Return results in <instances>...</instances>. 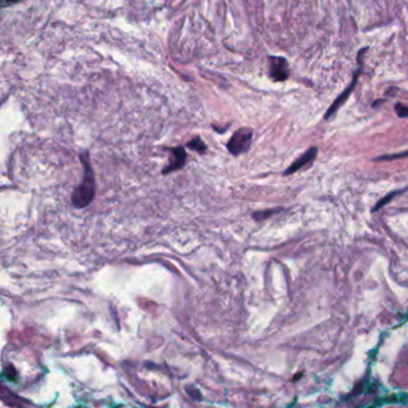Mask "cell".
I'll list each match as a JSON object with an SVG mask.
<instances>
[{
  "label": "cell",
  "instance_id": "obj_1",
  "mask_svg": "<svg viewBox=\"0 0 408 408\" xmlns=\"http://www.w3.org/2000/svg\"><path fill=\"white\" fill-rule=\"evenodd\" d=\"M81 162L84 165V178L72 196V202L77 208H84L92 202L96 192L95 173L90 164V158L88 152H82L80 155Z\"/></svg>",
  "mask_w": 408,
  "mask_h": 408
},
{
  "label": "cell",
  "instance_id": "obj_2",
  "mask_svg": "<svg viewBox=\"0 0 408 408\" xmlns=\"http://www.w3.org/2000/svg\"><path fill=\"white\" fill-rule=\"evenodd\" d=\"M253 131L250 128H240L233 134L227 143L228 151L233 155L243 154L251 147Z\"/></svg>",
  "mask_w": 408,
  "mask_h": 408
},
{
  "label": "cell",
  "instance_id": "obj_3",
  "mask_svg": "<svg viewBox=\"0 0 408 408\" xmlns=\"http://www.w3.org/2000/svg\"><path fill=\"white\" fill-rule=\"evenodd\" d=\"M270 77L275 81H284L289 77V68L285 59L270 57Z\"/></svg>",
  "mask_w": 408,
  "mask_h": 408
},
{
  "label": "cell",
  "instance_id": "obj_4",
  "mask_svg": "<svg viewBox=\"0 0 408 408\" xmlns=\"http://www.w3.org/2000/svg\"><path fill=\"white\" fill-rule=\"evenodd\" d=\"M168 152L171 153V157H169V164L162 169V173L164 174H168L171 172L178 171L186 162V152L183 147L171 148V150H168Z\"/></svg>",
  "mask_w": 408,
  "mask_h": 408
},
{
  "label": "cell",
  "instance_id": "obj_5",
  "mask_svg": "<svg viewBox=\"0 0 408 408\" xmlns=\"http://www.w3.org/2000/svg\"><path fill=\"white\" fill-rule=\"evenodd\" d=\"M316 155H317V148L316 147H312L310 150L307 151L306 153L301 155V157L297 159L296 161H294L293 164L289 166L288 169H286V171L284 172V174L288 176V174L295 173L296 171H299V169L302 168L303 166L310 164V162H312L314 159L316 158Z\"/></svg>",
  "mask_w": 408,
  "mask_h": 408
},
{
  "label": "cell",
  "instance_id": "obj_6",
  "mask_svg": "<svg viewBox=\"0 0 408 408\" xmlns=\"http://www.w3.org/2000/svg\"><path fill=\"white\" fill-rule=\"evenodd\" d=\"M356 80H357V75H356V77H355L354 81L351 82V85L348 86V88H347L346 90H345V91H344L343 93H341L340 96L338 97L337 100H335V102L333 103V104L331 105V108L328 109V111L326 112V115H325V119H326V120L330 119V117H331L332 115H333V113H334L335 111H337V110H338L339 108H340L341 104H344V103H345V100H346V99L348 98V96H350L351 91H352V90H354V88H355Z\"/></svg>",
  "mask_w": 408,
  "mask_h": 408
},
{
  "label": "cell",
  "instance_id": "obj_7",
  "mask_svg": "<svg viewBox=\"0 0 408 408\" xmlns=\"http://www.w3.org/2000/svg\"><path fill=\"white\" fill-rule=\"evenodd\" d=\"M186 146H188L190 150L196 151L197 153H199V154H203V153H206V152H207L206 143H204L203 141L199 139V137H193L191 141H189Z\"/></svg>",
  "mask_w": 408,
  "mask_h": 408
},
{
  "label": "cell",
  "instance_id": "obj_8",
  "mask_svg": "<svg viewBox=\"0 0 408 408\" xmlns=\"http://www.w3.org/2000/svg\"><path fill=\"white\" fill-rule=\"evenodd\" d=\"M279 212V209H268V210H263V212H257L253 214V219L255 221H261L268 219V217L272 216L275 213Z\"/></svg>",
  "mask_w": 408,
  "mask_h": 408
},
{
  "label": "cell",
  "instance_id": "obj_9",
  "mask_svg": "<svg viewBox=\"0 0 408 408\" xmlns=\"http://www.w3.org/2000/svg\"><path fill=\"white\" fill-rule=\"evenodd\" d=\"M395 111L397 113V116L401 117V119H406V117H408V106H404L397 103L395 105Z\"/></svg>",
  "mask_w": 408,
  "mask_h": 408
},
{
  "label": "cell",
  "instance_id": "obj_10",
  "mask_svg": "<svg viewBox=\"0 0 408 408\" xmlns=\"http://www.w3.org/2000/svg\"><path fill=\"white\" fill-rule=\"evenodd\" d=\"M396 193H399V192H397V191H396V192H392V193H389V195H388V196H387V197H385V198H383V199H381V200H380V202L377 203V206H376V207H375V208H373V212H376V210H377V209H380V208H382V207H385V206H386V204H387V203H388V202H389V200H392V199L394 198V197H395V195H396Z\"/></svg>",
  "mask_w": 408,
  "mask_h": 408
},
{
  "label": "cell",
  "instance_id": "obj_11",
  "mask_svg": "<svg viewBox=\"0 0 408 408\" xmlns=\"http://www.w3.org/2000/svg\"><path fill=\"white\" fill-rule=\"evenodd\" d=\"M406 157H408V152H403V153L394 154V155H386V157L377 158L376 160H395V159H401V158H406Z\"/></svg>",
  "mask_w": 408,
  "mask_h": 408
}]
</instances>
